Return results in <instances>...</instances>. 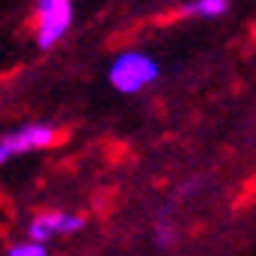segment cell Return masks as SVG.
<instances>
[{
    "label": "cell",
    "instance_id": "cell-6",
    "mask_svg": "<svg viewBox=\"0 0 256 256\" xmlns=\"http://www.w3.org/2000/svg\"><path fill=\"white\" fill-rule=\"evenodd\" d=\"M10 256H46V244H34V241H24V244H12Z\"/></svg>",
    "mask_w": 256,
    "mask_h": 256
},
{
    "label": "cell",
    "instance_id": "cell-7",
    "mask_svg": "<svg viewBox=\"0 0 256 256\" xmlns=\"http://www.w3.org/2000/svg\"><path fill=\"white\" fill-rule=\"evenodd\" d=\"M174 241H177V232H174V226H171L168 220H162V222L156 226V244H162V247H171Z\"/></svg>",
    "mask_w": 256,
    "mask_h": 256
},
{
    "label": "cell",
    "instance_id": "cell-3",
    "mask_svg": "<svg viewBox=\"0 0 256 256\" xmlns=\"http://www.w3.org/2000/svg\"><path fill=\"white\" fill-rule=\"evenodd\" d=\"M74 22V4L68 0H40L37 4V43L40 49H52Z\"/></svg>",
    "mask_w": 256,
    "mask_h": 256
},
{
    "label": "cell",
    "instance_id": "cell-4",
    "mask_svg": "<svg viewBox=\"0 0 256 256\" xmlns=\"http://www.w3.org/2000/svg\"><path fill=\"white\" fill-rule=\"evenodd\" d=\"M82 216L80 214H68V210H46L40 216L30 220V226H28V238L34 241V244H46L55 232H76L82 229Z\"/></svg>",
    "mask_w": 256,
    "mask_h": 256
},
{
    "label": "cell",
    "instance_id": "cell-2",
    "mask_svg": "<svg viewBox=\"0 0 256 256\" xmlns=\"http://www.w3.org/2000/svg\"><path fill=\"white\" fill-rule=\"evenodd\" d=\"M58 140L55 128L34 122V125H22L16 132L0 138V165H6L12 156H24V152H34V150H46Z\"/></svg>",
    "mask_w": 256,
    "mask_h": 256
},
{
    "label": "cell",
    "instance_id": "cell-5",
    "mask_svg": "<svg viewBox=\"0 0 256 256\" xmlns=\"http://www.w3.org/2000/svg\"><path fill=\"white\" fill-rule=\"evenodd\" d=\"M229 10L226 0H196V4H186L183 12L186 16H222Z\"/></svg>",
    "mask_w": 256,
    "mask_h": 256
},
{
    "label": "cell",
    "instance_id": "cell-1",
    "mask_svg": "<svg viewBox=\"0 0 256 256\" xmlns=\"http://www.w3.org/2000/svg\"><path fill=\"white\" fill-rule=\"evenodd\" d=\"M158 74H162V68L156 64V58H150L146 52L128 49V52L116 55L110 64V86L122 94H134V92L146 88L150 82H156Z\"/></svg>",
    "mask_w": 256,
    "mask_h": 256
}]
</instances>
